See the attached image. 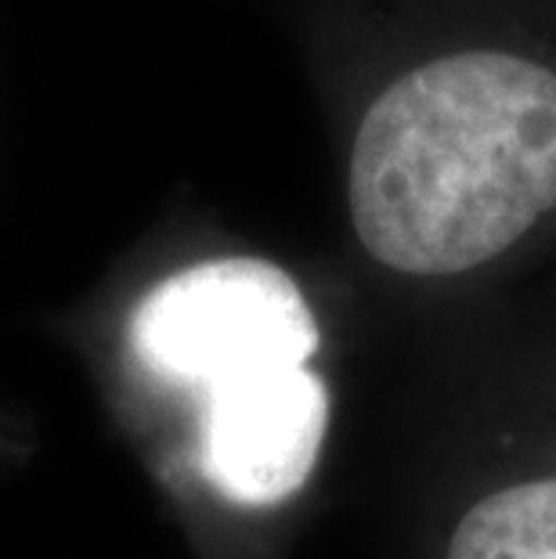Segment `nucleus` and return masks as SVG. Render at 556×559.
<instances>
[{
  "label": "nucleus",
  "instance_id": "f257e3e1",
  "mask_svg": "<svg viewBox=\"0 0 556 559\" xmlns=\"http://www.w3.org/2000/svg\"><path fill=\"white\" fill-rule=\"evenodd\" d=\"M351 221L401 275H463L556 210V73L463 51L398 76L351 148Z\"/></svg>",
  "mask_w": 556,
  "mask_h": 559
},
{
  "label": "nucleus",
  "instance_id": "f03ea898",
  "mask_svg": "<svg viewBox=\"0 0 556 559\" xmlns=\"http://www.w3.org/2000/svg\"><path fill=\"white\" fill-rule=\"evenodd\" d=\"M130 343L152 372L206 394L264 368L311 365L318 321L279 264L224 257L163 278L130 318Z\"/></svg>",
  "mask_w": 556,
  "mask_h": 559
},
{
  "label": "nucleus",
  "instance_id": "7ed1b4c3",
  "mask_svg": "<svg viewBox=\"0 0 556 559\" xmlns=\"http://www.w3.org/2000/svg\"><path fill=\"white\" fill-rule=\"evenodd\" d=\"M199 466L235 506H279L322 455L329 394L311 365L264 368L206 390Z\"/></svg>",
  "mask_w": 556,
  "mask_h": 559
},
{
  "label": "nucleus",
  "instance_id": "20e7f679",
  "mask_svg": "<svg viewBox=\"0 0 556 559\" xmlns=\"http://www.w3.org/2000/svg\"><path fill=\"white\" fill-rule=\"evenodd\" d=\"M445 559H556V477L477 498L448 534Z\"/></svg>",
  "mask_w": 556,
  "mask_h": 559
}]
</instances>
